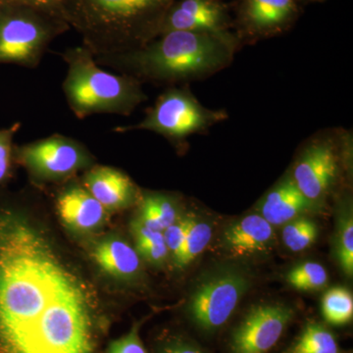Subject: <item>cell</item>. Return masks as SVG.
Listing matches in <instances>:
<instances>
[{"mask_svg": "<svg viewBox=\"0 0 353 353\" xmlns=\"http://www.w3.org/2000/svg\"><path fill=\"white\" fill-rule=\"evenodd\" d=\"M57 210L65 226L77 234L99 231L108 219L109 212L94 199L82 182H69L58 192Z\"/></svg>", "mask_w": 353, "mask_h": 353, "instance_id": "cell-11", "label": "cell"}, {"mask_svg": "<svg viewBox=\"0 0 353 353\" xmlns=\"http://www.w3.org/2000/svg\"><path fill=\"white\" fill-rule=\"evenodd\" d=\"M192 219H194V215H185L183 217L181 216L173 225L164 230L165 243H166L169 253L172 255V259L176 256V253L182 248L185 234L189 231Z\"/></svg>", "mask_w": 353, "mask_h": 353, "instance_id": "cell-27", "label": "cell"}, {"mask_svg": "<svg viewBox=\"0 0 353 353\" xmlns=\"http://www.w3.org/2000/svg\"><path fill=\"white\" fill-rule=\"evenodd\" d=\"M12 6L32 7L65 20L61 0H0V8Z\"/></svg>", "mask_w": 353, "mask_h": 353, "instance_id": "cell-29", "label": "cell"}, {"mask_svg": "<svg viewBox=\"0 0 353 353\" xmlns=\"http://www.w3.org/2000/svg\"><path fill=\"white\" fill-rule=\"evenodd\" d=\"M90 256L105 275L131 282L141 275V256L136 248L118 236H108L94 241L90 246Z\"/></svg>", "mask_w": 353, "mask_h": 353, "instance_id": "cell-14", "label": "cell"}, {"mask_svg": "<svg viewBox=\"0 0 353 353\" xmlns=\"http://www.w3.org/2000/svg\"><path fill=\"white\" fill-rule=\"evenodd\" d=\"M34 219L0 190V353H97L99 292Z\"/></svg>", "mask_w": 353, "mask_h": 353, "instance_id": "cell-1", "label": "cell"}, {"mask_svg": "<svg viewBox=\"0 0 353 353\" xmlns=\"http://www.w3.org/2000/svg\"><path fill=\"white\" fill-rule=\"evenodd\" d=\"M139 218L145 226L163 232L176 222L180 216L175 197L164 194H141L139 201Z\"/></svg>", "mask_w": 353, "mask_h": 353, "instance_id": "cell-18", "label": "cell"}, {"mask_svg": "<svg viewBox=\"0 0 353 353\" xmlns=\"http://www.w3.org/2000/svg\"><path fill=\"white\" fill-rule=\"evenodd\" d=\"M69 29L66 21L32 7H2L0 64L37 68L50 44Z\"/></svg>", "mask_w": 353, "mask_h": 353, "instance_id": "cell-5", "label": "cell"}, {"mask_svg": "<svg viewBox=\"0 0 353 353\" xmlns=\"http://www.w3.org/2000/svg\"><path fill=\"white\" fill-rule=\"evenodd\" d=\"M317 236V225L304 216H299L285 224L282 233L284 245L294 252H303L312 245Z\"/></svg>", "mask_w": 353, "mask_h": 353, "instance_id": "cell-23", "label": "cell"}, {"mask_svg": "<svg viewBox=\"0 0 353 353\" xmlns=\"http://www.w3.org/2000/svg\"><path fill=\"white\" fill-rule=\"evenodd\" d=\"M315 206L297 189L292 178H287L264 196L259 204V212L272 226H281Z\"/></svg>", "mask_w": 353, "mask_h": 353, "instance_id": "cell-16", "label": "cell"}, {"mask_svg": "<svg viewBox=\"0 0 353 353\" xmlns=\"http://www.w3.org/2000/svg\"><path fill=\"white\" fill-rule=\"evenodd\" d=\"M233 48L228 32L174 31L160 34L138 50L97 57L95 61L141 83H176L226 66Z\"/></svg>", "mask_w": 353, "mask_h": 353, "instance_id": "cell-2", "label": "cell"}, {"mask_svg": "<svg viewBox=\"0 0 353 353\" xmlns=\"http://www.w3.org/2000/svg\"><path fill=\"white\" fill-rule=\"evenodd\" d=\"M323 317L332 325L347 324L353 317V297L345 288H333L322 299Z\"/></svg>", "mask_w": 353, "mask_h": 353, "instance_id": "cell-22", "label": "cell"}, {"mask_svg": "<svg viewBox=\"0 0 353 353\" xmlns=\"http://www.w3.org/2000/svg\"><path fill=\"white\" fill-rule=\"evenodd\" d=\"M131 232L141 259L157 266H161L166 262L170 253L165 243L163 232L145 226L138 217L132 221Z\"/></svg>", "mask_w": 353, "mask_h": 353, "instance_id": "cell-19", "label": "cell"}, {"mask_svg": "<svg viewBox=\"0 0 353 353\" xmlns=\"http://www.w3.org/2000/svg\"><path fill=\"white\" fill-rule=\"evenodd\" d=\"M212 238V227L194 216L181 250L173 259L176 268L183 269L203 252Z\"/></svg>", "mask_w": 353, "mask_h": 353, "instance_id": "cell-20", "label": "cell"}, {"mask_svg": "<svg viewBox=\"0 0 353 353\" xmlns=\"http://www.w3.org/2000/svg\"><path fill=\"white\" fill-rule=\"evenodd\" d=\"M224 118V113L202 106L189 90L172 88L158 97L152 108L146 112L145 117L138 124L119 126L113 131L121 134L150 131L170 141H179Z\"/></svg>", "mask_w": 353, "mask_h": 353, "instance_id": "cell-7", "label": "cell"}, {"mask_svg": "<svg viewBox=\"0 0 353 353\" xmlns=\"http://www.w3.org/2000/svg\"><path fill=\"white\" fill-rule=\"evenodd\" d=\"M336 173L333 146L328 141H317L306 148L297 160L292 180L308 201L317 204L333 185Z\"/></svg>", "mask_w": 353, "mask_h": 353, "instance_id": "cell-10", "label": "cell"}, {"mask_svg": "<svg viewBox=\"0 0 353 353\" xmlns=\"http://www.w3.org/2000/svg\"><path fill=\"white\" fill-rule=\"evenodd\" d=\"M176 0H61L65 20L94 57L138 50L157 38Z\"/></svg>", "mask_w": 353, "mask_h": 353, "instance_id": "cell-3", "label": "cell"}, {"mask_svg": "<svg viewBox=\"0 0 353 353\" xmlns=\"http://www.w3.org/2000/svg\"><path fill=\"white\" fill-rule=\"evenodd\" d=\"M250 287L245 272L225 268L197 285L190 299L189 312L201 328L213 331L226 324Z\"/></svg>", "mask_w": 353, "mask_h": 353, "instance_id": "cell-8", "label": "cell"}, {"mask_svg": "<svg viewBox=\"0 0 353 353\" xmlns=\"http://www.w3.org/2000/svg\"><path fill=\"white\" fill-rule=\"evenodd\" d=\"M163 353H202L201 350L190 345H176L173 347L167 348Z\"/></svg>", "mask_w": 353, "mask_h": 353, "instance_id": "cell-30", "label": "cell"}, {"mask_svg": "<svg viewBox=\"0 0 353 353\" xmlns=\"http://www.w3.org/2000/svg\"><path fill=\"white\" fill-rule=\"evenodd\" d=\"M227 13L217 0H176L167 11L159 34L174 31L227 32Z\"/></svg>", "mask_w": 353, "mask_h": 353, "instance_id": "cell-12", "label": "cell"}, {"mask_svg": "<svg viewBox=\"0 0 353 353\" xmlns=\"http://www.w3.org/2000/svg\"><path fill=\"white\" fill-rule=\"evenodd\" d=\"M314 1H319V0H314Z\"/></svg>", "mask_w": 353, "mask_h": 353, "instance_id": "cell-31", "label": "cell"}, {"mask_svg": "<svg viewBox=\"0 0 353 353\" xmlns=\"http://www.w3.org/2000/svg\"><path fill=\"white\" fill-rule=\"evenodd\" d=\"M14 157L16 164L38 183H64L95 165V158L87 146L59 134L15 145Z\"/></svg>", "mask_w": 353, "mask_h": 353, "instance_id": "cell-6", "label": "cell"}, {"mask_svg": "<svg viewBox=\"0 0 353 353\" xmlns=\"http://www.w3.org/2000/svg\"><path fill=\"white\" fill-rule=\"evenodd\" d=\"M60 57L67 64L64 97L78 119L95 114L129 116L148 99L141 82L102 69L83 44L68 48Z\"/></svg>", "mask_w": 353, "mask_h": 353, "instance_id": "cell-4", "label": "cell"}, {"mask_svg": "<svg viewBox=\"0 0 353 353\" xmlns=\"http://www.w3.org/2000/svg\"><path fill=\"white\" fill-rule=\"evenodd\" d=\"M287 282L292 288L303 292L322 289L328 283V273L321 264L305 262L294 266L287 274Z\"/></svg>", "mask_w": 353, "mask_h": 353, "instance_id": "cell-25", "label": "cell"}, {"mask_svg": "<svg viewBox=\"0 0 353 353\" xmlns=\"http://www.w3.org/2000/svg\"><path fill=\"white\" fill-rule=\"evenodd\" d=\"M292 353H339L338 343L328 330L309 323Z\"/></svg>", "mask_w": 353, "mask_h": 353, "instance_id": "cell-24", "label": "cell"}, {"mask_svg": "<svg viewBox=\"0 0 353 353\" xmlns=\"http://www.w3.org/2000/svg\"><path fill=\"white\" fill-rule=\"evenodd\" d=\"M81 182L108 212L130 208L141 199L136 183L114 167L95 164L85 172Z\"/></svg>", "mask_w": 353, "mask_h": 353, "instance_id": "cell-13", "label": "cell"}, {"mask_svg": "<svg viewBox=\"0 0 353 353\" xmlns=\"http://www.w3.org/2000/svg\"><path fill=\"white\" fill-rule=\"evenodd\" d=\"M296 0H243L241 21L254 34H270L287 27L296 17Z\"/></svg>", "mask_w": 353, "mask_h": 353, "instance_id": "cell-17", "label": "cell"}, {"mask_svg": "<svg viewBox=\"0 0 353 353\" xmlns=\"http://www.w3.org/2000/svg\"><path fill=\"white\" fill-rule=\"evenodd\" d=\"M20 122L14 123L11 126L0 129V187L10 180L13 174L14 164V138L20 131Z\"/></svg>", "mask_w": 353, "mask_h": 353, "instance_id": "cell-26", "label": "cell"}, {"mask_svg": "<svg viewBox=\"0 0 353 353\" xmlns=\"http://www.w3.org/2000/svg\"><path fill=\"white\" fill-rule=\"evenodd\" d=\"M294 315V309L284 304H264L252 308L234 330L232 352H268L280 340Z\"/></svg>", "mask_w": 353, "mask_h": 353, "instance_id": "cell-9", "label": "cell"}, {"mask_svg": "<svg viewBox=\"0 0 353 353\" xmlns=\"http://www.w3.org/2000/svg\"><path fill=\"white\" fill-rule=\"evenodd\" d=\"M274 239L270 223L260 214H250L231 223L223 232L221 243L233 256H252L266 252Z\"/></svg>", "mask_w": 353, "mask_h": 353, "instance_id": "cell-15", "label": "cell"}, {"mask_svg": "<svg viewBox=\"0 0 353 353\" xmlns=\"http://www.w3.org/2000/svg\"><path fill=\"white\" fill-rule=\"evenodd\" d=\"M334 255L345 275L353 274V218L350 205L341 209L334 239Z\"/></svg>", "mask_w": 353, "mask_h": 353, "instance_id": "cell-21", "label": "cell"}, {"mask_svg": "<svg viewBox=\"0 0 353 353\" xmlns=\"http://www.w3.org/2000/svg\"><path fill=\"white\" fill-rule=\"evenodd\" d=\"M108 353H148L139 334V325H134L129 334L112 341Z\"/></svg>", "mask_w": 353, "mask_h": 353, "instance_id": "cell-28", "label": "cell"}]
</instances>
